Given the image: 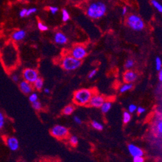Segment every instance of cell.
I'll use <instances>...</instances> for the list:
<instances>
[{
  "label": "cell",
  "instance_id": "6da1fadb",
  "mask_svg": "<svg viewBox=\"0 0 162 162\" xmlns=\"http://www.w3.org/2000/svg\"><path fill=\"white\" fill-rule=\"evenodd\" d=\"M107 8L105 3L102 1H96L90 3L87 8L86 14L92 19H99L105 15Z\"/></svg>",
  "mask_w": 162,
  "mask_h": 162
},
{
  "label": "cell",
  "instance_id": "7a4b0ae2",
  "mask_svg": "<svg viewBox=\"0 0 162 162\" xmlns=\"http://www.w3.org/2000/svg\"><path fill=\"white\" fill-rule=\"evenodd\" d=\"M93 94V90L88 88L78 90L73 94V102L78 106L88 105Z\"/></svg>",
  "mask_w": 162,
  "mask_h": 162
},
{
  "label": "cell",
  "instance_id": "3957f363",
  "mask_svg": "<svg viewBox=\"0 0 162 162\" xmlns=\"http://www.w3.org/2000/svg\"><path fill=\"white\" fill-rule=\"evenodd\" d=\"M81 64V60L76 59L71 55H67L62 58L61 61L62 68L68 72H72L78 69Z\"/></svg>",
  "mask_w": 162,
  "mask_h": 162
},
{
  "label": "cell",
  "instance_id": "277c9868",
  "mask_svg": "<svg viewBox=\"0 0 162 162\" xmlns=\"http://www.w3.org/2000/svg\"><path fill=\"white\" fill-rule=\"evenodd\" d=\"M126 23L130 28L136 31H140L145 27V23L142 18L134 14H130L126 18Z\"/></svg>",
  "mask_w": 162,
  "mask_h": 162
},
{
  "label": "cell",
  "instance_id": "5b68a950",
  "mask_svg": "<svg viewBox=\"0 0 162 162\" xmlns=\"http://www.w3.org/2000/svg\"><path fill=\"white\" fill-rule=\"evenodd\" d=\"M51 134L59 140L66 139L69 136V130L66 126L60 125L53 126L50 130Z\"/></svg>",
  "mask_w": 162,
  "mask_h": 162
},
{
  "label": "cell",
  "instance_id": "8992f818",
  "mask_svg": "<svg viewBox=\"0 0 162 162\" xmlns=\"http://www.w3.org/2000/svg\"><path fill=\"white\" fill-rule=\"evenodd\" d=\"M39 77L40 76L38 72L36 69L25 68L22 72L23 79L32 84L38 79Z\"/></svg>",
  "mask_w": 162,
  "mask_h": 162
},
{
  "label": "cell",
  "instance_id": "52a82bcc",
  "mask_svg": "<svg viewBox=\"0 0 162 162\" xmlns=\"http://www.w3.org/2000/svg\"><path fill=\"white\" fill-rule=\"evenodd\" d=\"M70 55L78 60H82L87 56V51L83 46L77 45L75 46L71 50Z\"/></svg>",
  "mask_w": 162,
  "mask_h": 162
},
{
  "label": "cell",
  "instance_id": "ba28073f",
  "mask_svg": "<svg viewBox=\"0 0 162 162\" xmlns=\"http://www.w3.org/2000/svg\"><path fill=\"white\" fill-rule=\"evenodd\" d=\"M106 101L105 98L101 96V95L94 93L92 98L90 99V101L88 103V105L91 107L94 108H101L102 105Z\"/></svg>",
  "mask_w": 162,
  "mask_h": 162
},
{
  "label": "cell",
  "instance_id": "9c48e42d",
  "mask_svg": "<svg viewBox=\"0 0 162 162\" xmlns=\"http://www.w3.org/2000/svg\"><path fill=\"white\" fill-rule=\"evenodd\" d=\"M18 86L19 90L24 95H29L33 92L34 89L32 84H31V83L24 80L19 81V82L18 83Z\"/></svg>",
  "mask_w": 162,
  "mask_h": 162
},
{
  "label": "cell",
  "instance_id": "30bf717a",
  "mask_svg": "<svg viewBox=\"0 0 162 162\" xmlns=\"http://www.w3.org/2000/svg\"><path fill=\"white\" fill-rule=\"evenodd\" d=\"M5 142L7 147L12 151H16L19 147V143L18 140L14 136L7 137Z\"/></svg>",
  "mask_w": 162,
  "mask_h": 162
},
{
  "label": "cell",
  "instance_id": "8fae6325",
  "mask_svg": "<svg viewBox=\"0 0 162 162\" xmlns=\"http://www.w3.org/2000/svg\"><path fill=\"white\" fill-rule=\"evenodd\" d=\"M128 151L130 155L134 156H143L144 155V152L141 148L137 147V145L130 143L128 145Z\"/></svg>",
  "mask_w": 162,
  "mask_h": 162
},
{
  "label": "cell",
  "instance_id": "7c38bea8",
  "mask_svg": "<svg viewBox=\"0 0 162 162\" xmlns=\"http://www.w3.org/2000/svg\"><path fill=\"white\" fill-rule=\"evenodd\" d=\"M137 78V74L132 70L128 69L123 75V81L125 83H132Z\"/></svg>",
  "mask_w": 162,
  "mask_h": 162
},
{
  "label": "cell",
  "instance_id": "4fadbf2b",
  "mask_svg": "<svg viewBox=\"0 0 162 162\" xmlns=\"http://www.w3.org/2000/svg\"><path fill=\"white\" fill-rule=\"evenodd\" d=\"M54 42L59 45H64L68 42V38L66 35L61 32H57L54 36Z\"/></svg>",
  "mask_w": 162,
  "mask_h": 162
},
{
  "label": "cell",
  "instance_id": "5bb4252c",
  "mask_svg": "<svg viewBox=\"0 0 162 162\" xmlns=\"http://www.w3.org/2000/svg\"><path fill=\"white\" fill-rule=\"evenodd\" d=\"M26 37V32L24 30H17L12 34L11 38L14 41L18 42L22 41Z\"/></svg>",
  "mask_w": 162,
  "mask_h": 162
},
{
  "label": "cell",
  "instance_id": "9a60e30c",
  "mask_svg": "<svg viewBox=\"0 0 162 162\" xmlns=\"http://www.w3.org/2000/svg\"><path fill=\"white\" fill-rule=\"evenodd\" d=\"M112 105V103L111 101H105L100 108L102 113H108L110 110V109H111Z\"/></svg>",
  "mask_w": 162,
  "mask_h": 162
},
{
  "label": "cell",
  "instance_id": "2e32d148",
  "mask_svg": "<svg viewBox=\"0 0 162 162\" xmlns=\"http://www.w3.org/2000/svg\"><path fill=\"white\" fill-rule=\"evenodd\" d=\"M75 106L73 105H68L66 106L62 110V113L64 116H70L75 111Z\"/></svg>",
  "mask_w": 162,
  "mask_h": 162
},
{
  "label": "cell",
  "instance_id": "e0dca14e",
  "mask_svg": "<svg viewBox=\"0 0 162 162\" xmlns=\"http://www.w3.org/2000/svg\"><path fill=\"white\" fill-rule=\"evenodd\" d=\"M33 86L34 89H35L36 90H38V91H41L43 88V78L40 77H39L38 78V79L33 83Z\"/></svg>",
  "mask_w": 162,
  "mask_h": 162
},
{
  "label": "cell",
  "instance_id": "ac0fdd59",
  "mask_svg": "<svg viewBox=\"0 0 162 162\" xmlns=\"http://www.w3.org/2000/svg\"><path fill=\"white\" fill-rule=\"evenodd\" d=\"M133 88V84L132 83H126L123 85H122L119 88V92L121 93H125L128 91L132 90Z\"/></svg>",
  "mask_w": 162,
  "mask_h": 162
},
{
  "label": "cell",
  "instance_id": "d6986e66",
  "mask_svg": "<svg viewBox=\"0 0 162 162\" xmlns=\"http://www.w3.org/2000/svg\"><path fill=\"white\" fill-rule=\"evenodd\" d=\"M91 126H92L93 128L97 130H99V131H101V130H102L104 128L103 125H102L101 122H97L96 121H92V122H91Z\"/></svg>",
  "mask_w": 162,
  "mask_h": 162
},
{
  "label": "cell",
  "instance_id": "ffe728a7",
  "mask_svg": "<svg viewBox=\"0 0 162 162\" xmlns=\"http://www.w3.org/2000/svg\"><path fill=\"white\" fill-rule=\"evenodd\" d=\"M131 120V114L128 111H125L122 114V121L125 124H127Z\"/></svg>",
  "mask_w": 162,
  "mask_h": 162
},
{
  "label": "cell",
  "instance_id": "44dd1931",
  "mask_svg": "<svg viewBox=\"0 0 162 162\" xmlns=\"http://www.w3.org/2000/svg\"><path fill=\"white\" fill-rule=\"evenodd\" d=\"M70 18L69 14L68 11L66 9H63L62 10V19L64 22H68Z\"/></svg>",
  "mask_w": 162,
  "mask_h": 162
},
{
  "label": "cell",
  "instance_id": "7402d4cb",
  "mask_svg": "<svg viewBox=\"0 0 162 162\" xmlns=\"http://www.w3.org/2000/svg\"><path fill=\"white\" fill-rule=\"evenodd\" d=\"M69 142L73 147H76L78 143V139L76 136H71L69 138Z\"/></svg>",
  "mask_w": 162,
  "mask_h": 162
},
{
  "label": "cell",
  "instance_id": "603a6c76",
  "mask_svg": "<svg viewBox=\"0 0 162 162\" xmlns=\"http://www.w3.org/2000/svg\"><path fill=\"white\" fill-rule=\"evenodd\" d=\"M31 105H32V108L34 110H36V111H40V110H41L42 108V105L41 103V102H40L38 100L36 102H34L33 103H31Z\"/></svg>",
  "mask_w": 162,
  "mask_h": 162
},
{
  "label": "cell",
  "instance_id": "cb8c5ba5",
  "mask_svg": "<svg viewBox=\"0 0 162 162\" xmlns=\"http://www.w3.org/2000/svg\"><path fill=\"white\" fill-rule=\"evenodd\" d=\"M151 3L152 5L158 10V11L162 13V5L161 3H160L157 0H151Z\"/></svg>",
  "mask_w": 162,
  "mask_h": 162
},
{
  "label": "cell",
  "instance_id": "d4e9b609",
  "mask_svg": "<svg viewBox=\"0 0 162 162\" xmlns=\"http://www.w3.org/2000/svg\"><path fill=\"white\" fill-rule=\"evenodd\" d=\"M38 100V96L37 93L32 92L29 95V101L30 102L33 103L34 102H36Z\"/></svg>",
  "mask_w": 162,
  "mask_h": 162
},
{
  "label": "cell",
  "instance_id": "484cf974",
  "mask_svg": "<svg viewBox=\"0 0 162 162\" xmlns=\"http://www.w3.org/2000/svg\"><path fill=\"white\" fill-rule=\"evenodd\" d=\"M134 66V61L132 59H128L125 62V67L126 69H130L132 68H133Z\"/></svg>",
  "mask_w": 162,
  "mask_h": 162
},
{
  "label": "cell",
  "instance_id": "4316f807",
  "mask_svg": "<svg viewBox=\"0 0 162 162\" xmlns=\"http://www.w3.org/2000/svg\"><path fill=\"white\" fill-rule=\"evenodd\" d=\"M5 124V117L4 114L0 111V130H2Z\"/></svg>",
  "mask_w": 162,
  "mask_h": 162
},
{
  "label": "cell",
  "instance_id": "83f0119b",
  "mask_svg": "<svg viewBox=\"0 0 162 162\" xmlns=\"http://www.w3.org/2000/svg\"><path fill=\"white\" fill-rule=\"evenodd\" d=\"M155 66L156 69L159 71L162 68V61L160 57H156L155 60Z\"/></svg>",
  "mask_w": 162,
  "mask_h": 162
},
{
  "label": "cell",
  "instance_id": "f1b7e54d",
  "mask_svg": "<svg viewBox=\"0 0 162 162\" xmlns=\"http://www.w3.org/2000/svg\"><path fill=\"white\" fill-rule=\"evenodd\" d=\"M38 28L41 31H46L48 30V27H47V26L45 24H43V23L41 22H39L38 23Z\"/></svg>",
  "mask_w": 162,
  "mask_h": 162
},
{
  "label": "cell",
  "instance_id": "f546056e",
  "mask_svg": "<svg viewBox=\"0 0 162 162\" xmlns=\"http://www.w3.org/2000/svg\"><path fill=\"white\" fill-rule=\"evenodd\" d=\"M11 79L15 83H19L20 81V77L17 73H13L11 75Z\"/></svg>",
  "mask_w": 162,
  "mask_h": 162
},
{
  "label": "cell",
  "instance_id": "4dcf8cb0",
  "mask_svg": "<svg viewBox=\"0 0 162 162\" xmlns=\"http://www.w3.org/2000/svg\"><path fill=\"white\" fill-rule=\"evenodd\" d=\"M37 9L35 7H32V8H30V9H27V14H26V16H31V14H33L35 13H37Z\"/></svg>",
  "mask_w": 162,
  "mask_h": 162
},
{
  "label": "cell",
  "instance_id": "1f68e13d",
  "mask_svg": "<svg viewBox=\"0 0 162 162\" xmlns=\"http://www.w3.org/2000/svg\"><path fill=\"white\" fill-rule=\"evenodd\" d=\"M137 108V106L136 105H134V104L130 105L129 106H128V112L130 113H134L135 112H136Z\"/></svg>",
  "mask_w": 162,
  "mask_h": 162
},
{
  "label": "cell",
  "instance_id": "d6a6232c",
  "mask_svg": "<svg viewBox=\"0 0 162 162\" xmlns=\"http://www.w3.org/2000/svg\"><path fill=\"white\" fill-rule=\"evenodd\" d=\"M156 130L157 132L160 134H162V120H160L157 123L156 126Z\"/></svg>",
  "mask_w": 162,
  "mask_h": 162
},
{
  "label": "cell",
  "instance_id": "836d02e7",
  "mask_svg": "<svg viewBox=\"0 0 162 162\" xmlns=\"http://www.w3.org/2000/svg\"><path fill=\"white\" fill-rule=\"evenodd\" d=\"M49 10L50 11V13L51 14H57L58 13V8L57 7H52V6H51L49 7Z\"/></svg>",
  "mask_w": 162,
  "mask_h": 162
},
{
  "label": "cell",
  "instance_id": "e575fe53",
  "mask_svg": "<svg viewBox=\"0 0 162 162\" xmlns=\"http://www.w3.org/2000/svg\"><path fill=\"white\" fill-rule=\"evenodd\" d=\"M145 160L143 156H134L133 157V162H144Z\"/></svg>",
  "mask_w": 162,
  "mask_h": 162
},
{
  "label": "cell",
  "instance_id": "d590c367",
  "mask_svg": "<svg viewBox=\"0 0 162 162\" xmlns=\"http://www.w3.org/2000/svg\"><path fill=\"white\" fill-rule=\"evenodd\" d=\"M97 73V70L96 69H94L93 70L91 71V72L88 74V78H92L95 76L96 75V74Z\"/></svg>",
  "mask_w": 162,
  "mask_h": 162
},
{
  "label": "cell",
  "instance_id": "8d00e7d4",
  "mask_svg": "<svg viewBox=\"0 0 162 162\" xmlns=\"http://www.w3.org/2000/svg\"><path fill=\"white\" fill-rule=\"evenodd\" d=\"M27 9H22L20 11H19V16L21 18L25 17L26 16V14H27Z\"/></svg>",
  "mask_w": 162,
  "mask_h": 162
},
{
  "label": "cell",
  "instance_id": "74e56055",
  "mask_svg": "<svg viewBox=\"0 0 162 162\" xmlns=\"http://www.w3.org/2000/svg\"><path fill=\"white\" fill-rule=\"evenodd\" d=\"M146 111V109L143 107H141V106H140V107L137 108V110L136 112H137L138 114H142L143 113L145 112Z\"/></svg>",
  "mask_w": 162,
  "mask_h": 162
},
{
  "label": "cell",
  "instance_id": "f35d334b",
  "mask_svg": "<svg viewBox=\"0 0 162 162\" xmlns=\"http://www.w3.org/2000/svg\"><path fill=\"white\" fill-rule=\"evenodd\" d=\"M73 120L78 125H81L82 124V120H81V119L79 117L74 116L73 117Z\"/></svg>",
  "mask_w": 162,
  "mask_h": 162
},
{
  "label": "cell",
  "instance_id": "ab89813d",
  "mask_svg": "<svg viewBox=\"0 0 162 162\" xmlns=\"http://www.w3.org/2000/svg\"><path fill=\"white\" fill-rule=\"evenodd\" d=\"M127 11H128V9H127V8H126V7H123L122 8V15H126V14L127 13Z\"/></svg>",
  "mask_w": 162,
  "mask_h": 162
},
{
  "label": "cell",
  "instance_id": "60d3db41",
  "mask_svg": "<svg viewBox=\"0 0 162 162\" xmlns=\"http://www.w3.org/2000/svg\"><path fill=\"white\" fill-rule=\"evenodd\" d=\"M158 78L159 80L161 82H162V68L159 70V73H158Z\"/></svg>",
  "mask_w": 162,
  "mask_h": 162
},
{
  "label": "cell",
  "instance_id": "b9f144b4",
  "mask_svg": "<svg viewBox=\"0 0 162 162\" xmlns=\"http://www.w3.org/2000/svg\"><path fill=\"white\" fill-rule=\"evenodd\" d=\"M43 92H44L46 94H49L50 92H51V90L49 88H46L43 89Z\"/></svg>",
  "mask_w": 162,
  "mask_h": 162
},
{
  "label": "cell",
  "instance_id": "7bdbcfd3",
  "mask_svg": "<svg viewBox=\"0 0 162 162\" xmlns=\"http://www.w3.org/2000/svg\"><path fill=\"white\" fill-rule=\"evenodd\" d=\"M23 162H27V161H23Z\"/></svg>",
  "mask_w": 162,
  "mask_h": 162
}]
</instances>
